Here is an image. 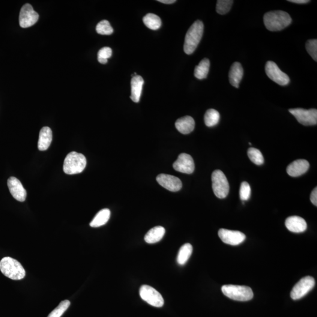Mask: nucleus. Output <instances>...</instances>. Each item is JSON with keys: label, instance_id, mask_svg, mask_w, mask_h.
<instances>
[{"label": "nucleus", "instance_id": "obj_5", "mask_svg": "<svg viewBox=\"0 0 317 317\" xmlns=\"http://www.w3.org/2000/svg\"><path fill=\"white\" fill-rule=\"evenodd\" d=\"M222 291L226 297L238 301L251 300L254 295L252 289L244 286L224 285Z\"/></svg>", "mask_w": 317, "mask_h": 317}, {"label": "nucleus", "instance_id": "obj_28", "mask_svg": "<svg viewBox=\"0 0 317 317\" xmlns=\"http://www.w3.org/2000/svg\"><path fill=\"white\" fill-rule=\"evenodd\" d=\"M247 154L250 160L257 165H261L264 163V158L259 149L250 148L248 150Z\"/></svg>", "mask_w": 317, "mask_h": 317}, {"label": "nucleus", "instance_id": "obj_2", "mask_svg": "<svg viewBox=\"0 0 317 317\" xmlns=\"http://www.w3.org/2000/svg\"><path fill=\"white\" fill-rule=\"evenodd\" d=\"M204 25L201 21L197 20L191 26L185 37L184 52L190 55L194 52L201 41Z\"/></svg>", "mask_w": 317, "mask_h": 317}, {"label": "nucleus", "instance_id": "obj_13", "mask_svg": "<svg viewBox=\"0 0 317 317\" xmlns=\"http://www.w3.org/2000/svg\"><path fill=\"white\" fill-rule=\"evenodd\" d=\"M173 167L176 171L191 174L194 170V160L190 155L185 153L181 154L173 163Z\"/></svg>", "mask_w": 317, "mask_h": 317}, {"label": "nucleus", "instance_id": "obj_32", "mask_svg": "<svg viewBox=\"0 0 317 317\" xmlns=\"http://www.w3.org/2000/svg\"><path fill=\"white\" fill-rule=\"evenodd\" d=\"M112 54V49L109 47H104L98 53V60L101 64L107 63V59L111 57Z\"/></svg>", "mask_w": 317, "mask_h": 317}, {"label": "nucleus", "instance_id": "obj_29", "mask_svg": "<svg viewBox=\"0 0 317 317\" xmlns=\"http://www.w3.org/2000/svg\"><path fill=\"white\" fill-rule=\"evenodd\" d=\"M96 31L99 34L109 35L112 34L113 29L108 21L103 20L98 24Z\"/></svg>", "mask_w": 317, "mask_h": 317}, {"label": "nucleus", "instance_id": "obj_18", "mask_svg": "<svg viewBox=\"0 0 317 317\" xmlns=\"http://www.w3.org/2000/svg\"><path fill=\"white\" fill-rule=\"evenodd\" d=\"M244 74L243 68L240 63L236 62L232 65L229 71L230 83L234 87L238 88Z\"/></svg>", "mask_w": 317, "mask_h": 317}, {"label": "nucleus", "instance_id": "obj_20", "mask_svg": "<svg viewBox=\"0 0 317 317\" xmlns=\"http://www.w3.org/2000/svg\"><path fill=\"white\" fill-rule=\"evenodd\" d=\"M175 127L179 132L186 134L191 132L195 127V122L190 116H184L178 119L175 123Z\"/></svg>", "mask_w": 317, "mask_h": 317}, {"label": "nucleus", "instance_id": "obj_11", "mask_svg": "<svg viewBox=\"0 0 317 317\" xmlns=\"http://www.w3.org/2000/svg\"><path fill=\"white\" fill-rule=\"evenodd\" d=\"M39 15L34 10L32 6L29 4L23 5L21 9L19 23L21 27L28 28L34 25L38 22Z\"/></svg>", "mask_w": 317, "mask_h": 317}, {"label": "nucleus", "instance_id": "obj_37", "mask_svg": "<svg viewBox=\"0 0 317 317\" xmlns=\"http://www.w3.org/2000/svg\"><path fill=\"white\" fill-rule=\"evenodd\" d=\"M158 1L163 3V4H172L173 3H175L176 1H175V0H158Z\"/></svg>", "mask_w": 317, "mask_h": 317}, {"label": "nucleus", "instance_id": "obj_35", "mask_svg": "<svg viewBox=\"0 0 317 317\" xmlns=\"http://www.w3.org/2000/svg\"><path fill=\"white\" fill-rule=\"evenodd\" d=\"M310 200H311V202H312L314 205H315L316 206H317V187H316L315 189L313 190L312 194H311Z\"/></svg>", "mask_w": 317, "mask_h": 317}, {"label": "nucleus", "instance_id": "obj_4", "mask_svg": "<svg viewBox=\"0 0 317 317\" xmlns=\"http://www.w3.org/2000/svg\"><path fill=\"white\" fill-rule=\"evenodd\" d=\"M86 166L84 155L72 152L66 157L63 165L64 172L67 175H76L81 173Z\"/></svg>", "mask_w": 317, "mask_h": 317}, {"label": "nucleus", "instance_id": "obj_25", "mask_svg": "<svg viewBox=\"0 0 317 317\" xmlns=\"http://www.w3.org/2000/svg\"><path fill=\"white\" fill-rule=\"evenodd\" d=\"M193 252V247L189 243H186L181 247L177 257L179 265H184L187 262Z\"/></svg>", "mask_w": 317, "mask_h": 317}, {"label": "nucleus", "instance_id": "obj_9", "mask_svg": "<svg viewBox=\"0 0 317 317\" xmlns=\"http://www.w3.org/2000/svg\"><path fill=\"white\" fill-rule=\"evenodd\" d=\"M289 112L294 116L299 123L304 126H312L317 124V110L311 109L309 110L295 108L290 109Z\"/></svg>", "mask_w": 317, "mask_h": 317}, {"label": "nucleus", "instance_id": "obj_16", "mask_svg": "<svg viewBox=\"0 0 317 317\" xmlns=\"http://www.w3.org/2000/svg\"><path fill=\"white\" fill-rule=\"evenodd\" d=\"M310 167L309 161L304 159L296 160L287 167V172L292 177H298L307 172Z\"/></svg>", "mask_w": 317, "mask_h": 317}, {"label": "nucleus", "instance_id": "obj_12", "mask_svg": "<svg viewBox=\"0 0 317 317\" xmlns=\"http://www.w3.org/2000/svg\"><path fill=\"white\" fill-rule=\"evenodd\" d=\"M218 235L223 243L232 246H237L246 239V236L243 233L224 229H220Z\"/></svg>", "mask_w": 317, "mask_h": 317}, {"label": "nucleus", "instance_id": "obj_22", "mask_svg": "<svg viewBox=\"0 0 317 317\" xmlns=\"http://www.w3.org/2000/svg\"><path fill=\"white\" fill-rule=\"evenodd\" d=\"M165 234V229L161 226H157L151 229L146 233L145 240L149 244H155L160 241Z\"/></svg>", "mask_w": 317, "mask_h": 317}, {"label": "nucleus", "instance_id": "obj_36", "mask_svg": "<svg viewBox=\"0 0 317 317\" xmlns=\"http://www.w3.org/2000/svg\"><path fill=\"white\" fill-rule=\"evenodd\" d=\"M289 1L299 4H307L310 2L309 0H289Z\"/></svg>", "mask_w": 317, "mask_h": 317}, {"label": "nucleus", "instance_id": "obj_14", "mask_svg": "<svg viewBox=\"0 0 317 317\" xmlns=\"http://www.w3.org/2000/svg\"><path fill=\"white\" fill-rule=\"evenodd\" d=\"M157 181L160 186L170 191L175 192L180 190L182 187L181 179L174 176L160 174L157 176Z\"/></svg>", "mask_w": 317, "mask_h": 317}, {"label": "nucleus", "instance_id": "obj_30", "mask_svg": "<svg viewBox=\"0 0 317 317\" xmlns=\"http://www.w3.org/2000/svg\"><path fill=\"white\" fill-rule=\"evenodd\" d=\"M232 0H218L216 11L218 14L224 15L228 13L233 4Z\"/></svg>", "mask_w": 317, "mask_h": 317}, {"label": "nucleus", "instance_id": "obj_26", "mask_svg": "<svg viewBox=\"0 0 317 317\" xmlns=\"http://www.w3.org/2000/svg\"><path fill=\"white\" fill-rule=\"evenodd\" d=\"M143 23L149 29L152 30H157L161 25V21L157 15L149 13L143 17Z\"/></svg>", "mask_w": 317, "mask_h": 317}, {"label": "nucleus", "instance_id": "obj_24", "mask_svg": "<svg viewBox=\"0 0 317 317\" xmlns=\"http://www.w3.org/2000/svg\"><path fill=\"white\" fill-rule=\"evenodd\" d=\"M210 61L208 58L203 59L200 61L194 70V74L196 79H206L210 69Z\"/></svg>", "mask_w": 317, "mask_h": 317}, {"label": "nucleus", "instance_id": "obj_31", "mask_svg": "<svg viewBox=\"0 0 317 317\" xmlns=\"http://www.w3.org/2000/svg\"><path fill=\"white\" fill-rule=\"evenodd\" d=\"M70 301L64 300L61 302L57 307L55 308L48 317H61L70 306Z\"/></svg>", "mask_w": 317, "mask_h": 317}, {"label": "nucleus", "instance_id": "obj_17", "mask_svg": "<svg viewBox=\"0 0 317 317\" xmlns=\"http://www.w3.org/2000/svg\"><path fill=\"white\" fill-rule=\"evenodd\" d=\"M285 224L287 228L290 232L296 233H303L306 231L307 227L306 220L303 218L297 216L287 218Z\"/></svg>", "mask_w": 317, "mask_h": 317}, {"label": "nucleus", "instance_id": "obj_33", "mask_svg": "<svg viewBox=\"0 0 317 317\" xmlns=\"http://www.w3.org/2000/svg\"><path fill=\"white\" fill-rule=\"evenodd\" d=\"M306 50L314 60L317 61V40L316 39L307 41L306 45Z\"/></svg>", "mask_w": 317, "mask_h": 317}, {"label": "nucleus", "instance_id": "obj_10", "mask_svg": "<svg viewBox=\"0 0 317 317\" xmlns=\"http://www.w3.org/2000/svg\"><path fill=\"white\" fill-rule=\"evenodd\" d=\"M265 71L269 79L277 84L286 86L290 82L289 77L283 73L273 61H268L266 63Z\"/></svg>", "mask_w": 317, "mask_h": 317}, {"label": "nucleus", "instance_id": "obj_8", "mask_svg": "<svg viewBox=\"0 0 317 317\" xmlns=\"http://www.w3.org/2000/svg\"><path fill=\"white\" fill-rule=\"evenodd\" d=\"M315 280L311 276L304 277L296 284L291 291V297L297 300L307 295L315 286Z\"/></svg>", "mask_w": 317, "mask_h": 317}, {"label": "nucleus", "instance_id": "obj_1", "mask_svg": "<svg viewBox=\"0 0 317 317\" xmlns=\"http://www.w3.org/2000/svg\"><path fill=\"white\" fill-rule=\"evenodd\" d=\"M264 25L266 28L270 31H279L286 28L292 22L291 17L287 12L273 11L264 14Z\"/></svg>", "mask_w": 317, "mask_h": 317}, {"label": "nucleus", "instance_id": "obj_23", "mask_svg": "<svg viewBox=\"0 0 317 317\" xmlns=\"http://www.w3.org/2000/svg\"><path fill=\"white\" fill-rule=\"evenodd\" d=\"M110 211L108 209H104L96 214L93 220L90 223L92 227H99L105 225L109 219Z\"/></svg>", "mask_w": 317, "mask_h": 317}, {"label": "nucleus", "instance_id": "obj_6", "mask_svg": "<svg viewBox=\"0 0 317 317\" xmlns=\"http://www.w3.org/2000/svg\"><path fill=\"white\" fill-rule=\"evenodd\" d=\"M212 188L215 195L224 199L228 195L229 184L225 175L220 170H214L211 175Z\"/></svg>", "mask_w": 317, "mask_h": 317}, {"label": "nucleus", "instance_id": "obj_15", "mask_svg": "<svg viewBox=\"0 0 317 317\" xmlns=\"http://www.w3.org/2000/svg\"><path fill=\"white\" fill-rule=\"evenodd\" d=\"M8 186L11 195L19 202H25L26 197V191L19 179L15 177L8 179Z\"/></svg>", "mask_w": 317, "mask_h": 317}, {"label": "nucleus", "instance_id": "obj_19", "mask_svg": "<svg viewBox=\"0 0 317 317\" xmlns=\"http://www.w3.org/2000/svg\"><path fill=\"white\" fill-rule=\"evenodd\" d=\"M144 80L141 76H136L132 77L131 80V99L134 103H139L141 96Z\"/></svg>", "mask_w": 317, "mask_h": 317}, {"label": "nucleus", "instance_id": "obj_7", "mask_svg": "<svg viewBox=\"0 0 317 317\" xmlns=\"http://www.w3.org/2000/svg\"><path fill=\"white\" fill-rule=\"evenodd\" d=\"M140 297L149 305L155 307H161L164 305L162 295L151 286L143 285L139 290Z\"/></svg>", "mask_w": 317, "mask_h": 317}, {"label": "nucleus", "instance_id": "obj_27", "mask_svg": "<svg viewBox=\"0 0 317 317\" xmlns=\"http://www.w3.org/2000/svg\"><path fill=\"white\" fill-rule=\"evenodd\" d=\"M220 118V113L216 110L209 109L205 115V123L208 127H213L219 123Z\"/></svg>", "mask_w": 317, "mask_h": 317}, {"label": "nucleus", "instance_id": "obj_34", "mask_svg": "<svg viewBox=\"0 0 317 317\" xmlns=\"http://www.w3.org/2000/svg\"><path fill=\"white\" fill-rule=\"evenodd\" d=\"M240 198L243 201L249 200L251 194V188L249 184L246 182H242L240 186Z\"/></svg>", "mask_w": 317, "mask_h": 317}, {"label": "nucleus", "instance_id": "obj_21", "mask_svg": "<svg viewBox=\"0 0 317 317\" xmlns=\"http://www.w3.org/2000/svg\"><path fill=\"white\" fill-rule=\"evenodd\" d=\"M53 140V132L49 127H43L40 132L38 142L39 150L44 151L50 147Z\"/></svg>", "mask_w": 317, "mask_h": 317}, {"label": "nucleus", "instance_id": "obj_3", "mask_svg": "<svg viewBox=\"0 0 317 317\" xmlns=\"http://www.w3.org/2000/svg\"><path fill=\"white\" fill-rule=\"evenodd\" d=\"M0 270L5 276L13 280H20L26 276V270L19 262L10 257L0 261Z\"/></svg>", "mask_w": 317, "mask_h": 317}]
</instances>
